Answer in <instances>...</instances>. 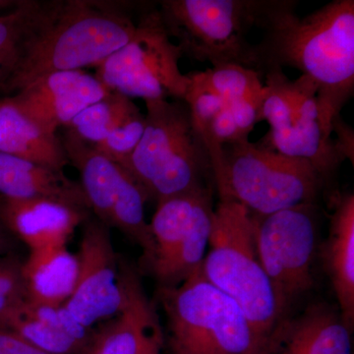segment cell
I'll list each match as a JSON object with an SVG mask.
<instances>
[{"instance_id": "cell-1", "label": "cell", "mask_w": 354, "mask_h": 354, "mask_svg": "<svg viewBox=\"0 0 354 354\" xmlns=\"http://www.w3.org/2000/svg\"><path fill=\"white\" fill-rule=\"evenodd\" d=\"M297 2L271 0L258 51L263 77L290 67L311 79L330 125L354 92V1L334 0L304 17Z\"/></svg>"}, {"instance_id": "cell-2", "label": "cell", "mask_w": 354, "mask_h": 354, "mask_svg": "<svg viewBox=\"0 0 354 354\" xmlns=\"http://www.w3.org/2000/svg\"><path fill=\"white\" fill-rule=\"evenodd\" d=\"M141 6L111 0L50 1L3 91L15 94L53 72L99 66L131 39Z\"/></svg>"}, {"instance_id": "cell-3", "label": "cell", "mask_w": 354, "mask_h": 354, "mask_svg": "<svg viewBox=\"0 0 354 354\" xmlns=\"http://www.w3.org/2000/svg\"><path fill=\"white\" fill-rule=\"evenodd\" d=\"M257 223V216L242 205L220 200L201 271L239 304L267 354L272 335L286 317L260 260Z\"/></svg>"}, {"instance_id": "cell-4", "label": "cell", "mask_w": 354, "mask_h": 354, "mask_svg": "<svg viewBox=\"0 0 354 354\" xmlns=\"http://www.w3.org/2000/svg\"><path fill=\"white\" fill-rule=\"evenodd\" d=\"M143 136L128 160V172L149 199L160 202L213 187V167L189 108L181 100L146 101Z\"/></svg>"}, {"instance_id": "cell-5", "label": "cell", "mask_w": 354, "mask_h": 354, "mask_svg": "<svg viewBox=\"0 0 354 354\" xmlns=\"http://www.w3.org/2000/svg\"><path fill=\"white\" fill-rule=\"evenodd\" d=\"M169 354H266L244 312L201 269L172 288H158Z\"/></svg>"}, {"instance_id": "cell-6", "label": "cell", "mask_w": 354, "mask_h": 354, "mask_svg": "<svg viewBox=\"0 0 354 354\" xmlns=\"http://www.w3.org/2000/svg\"><path fill=\"white\" fill-rule=\"evenodd\" d=\"M271 0H165L162 22L169 36L187 55L199 62L241 65L263 78L257 44L249 41L260 31Z\"/></svg>"}, {"instance_id": "cell-7", "label": "cell", "mask_w": 354, "mask_h": 354, "mask_svg": "<svg viewBox=\"0 0 354 354\" xmlns=\"http://www.w3.org/2000/svg\"><path fill=\"white\" fill-rule=\"evenodd\" d=\"M325 181L304 158L248 139L223 146L220 167L214 171L220 200L239 203L256 216L315 202Z\"/></svg>"}, {"instance_id": "cell-8", "label": "cell", "mask_w": 354, "mask_h": 354, "mask_svg": "<svg viewBox=\"0 0 354 354\" xmlns=\"http://www.w3.org/2000/svg\"><path fill=\"white\" fill-rule=\"evenodd\" d=\"M264 78L261 115L270 130L259 145L304 158L326 180L344 158L335 148L333 127L321 109L315 83L304 75L290 80L283 69L269 70Z\"/></svg>"}, {"instance_id": "cell-9", "label": "cell", "mask_w": 354, "mask_h": 354, "mask_svg": "<svg viewBox=\"0 0 354 354\" xmlns=\"http://www.w3.org/2000/svg\"><path fill=\"white\" fill-rule=\"evenodd\" d=\"M183 57L158 9L144 4L131 39L100 64L95 76L109 92L130 99L183 101L191 79L179 68Z\"/></svg>"}, {"instance_id": "cell-10", "label": "cell", "mask_w": 354, "mask_h": 354, "mask_svg": "<svg viewBox=\"0 0 354 354\" xmlns=\"http://www.w3.org/2000/svg\"><path fill=\"white\" fill-rule=\"evenodd\" d=\"M215 188H201L157 203L150 225L152 253L145 267L158 288H172L201 269L213 227Z\"/></svg>"}, {"instance_id": "cell-11", "label": "cell", "mask_w": 354, "mask_h": 354, "mask_svg": "<svg viewBox=\"0 0 354 354\" xmlns=\"http://www.w3.org/2000/svg\"><path fill=\"white\" fill-rule=\"evenodd\" d=\"M65 152L69 164L80 176V185L88 209L109 228L115 227L143 251L144 264L152 253L150 225L146 221L149 198L127 169L97 153L65 131Z\"/></svg>"}, {"instance_id": "cell-12", "label": "cell", "mask_w": 354, "mask_h": 354, "mask_svg": "<svg viewBox=\"0 0 354 354\" xmlns=\"http://www.w3.org/2000/svg\"><path fill=\"white\" fill-rule=\"evenodd\" d=\"M258 253L286 318L314 286L317 218L314 203L257 216Z\"/></svg>"}, {"instance_id": "cell-13", "label": "cell", "mask_w": 354, "mask_h": 354, "mask_svg": "<svg viewBox=\"0 0 354 354\" xmlns=\"http://www.w3.org/2000/svg\"><path fill=\"white\" fill-rule=\"evenodd\" d=\"M83 225L76 285L64 306L81 325L94 329L120 313L124 297L111 228L95 218H88Z\"/></svg>"}, {"instance_id": "cell-14", "label": "cell", "mask_w": 354, "mask_h": 354, "mask_svg": "<svg viewBox=\"0 0 354 354\" xmlns=\"http://www.w3.org/2000/svg\"><path fill=\"white\" fill-rule=\"evenodd\" d=\"M120 281L122 308L95 327L85 354H149L164 346L157 310L147 297L138 272L120 260Z\"/></svg>"}, {"instance_id": "cell-15", "label": "cell", "mask_w": 354, "mask_h": 354, "mask_svg": "<svg viewBox=\"0 0 354 354\" xmlns=\"http://www.w3.org/2000/svg\"><path fill=\"white\" fill-rule=\"evenodd\" d=\"M109 93L95 75L69 70L39 77L9 99L39 127L57 134L58 128L66 127L77 114Z\"/></svg>"}, {"instance_id": "cell-16", "label": "cell", "mask_w": 354, "mask_h": 354, "mask_svg": "<svg viewBox=\"0 0 354 354\" xmlns=\"http://www.w3.org/2000/svg\"><path fill=\"white\" fill-rule=\"evenodd\" d=\"M88 214V209L57 200L0 196V223L30 251L67 245Z\"/></svg>"}, {"instance_id": "cell-17", "label": "cell", "mask_w": 354, "mask_h": 354, "mask_svg": "<svg viewBox=\"0 0 354 354\" xmlns=\"http://www.w3.org/2000/svg\"><path fill=\"white\" fill-rule=\"evenodd\" d=\"M351 332L334 307L310 305L279 324L267 354H353Z\"/></svg>"}, {"instance_id": "cell-18", "label": "cell", "mask_w": 354, "mask_h": 354, "mask_svg": "<svg viewBox=\"0 0 354 354\" xmlns=\"http://www.w3.org/2000/svg\"><path fill=\"white\" fill-rule=\"evenodd\" d=\"M322 260L337 297L342 321L354 324V195H339L333 201L329 235L322 246Z\"/></svg>"}, {"instance_id": "cell-19", "label": "cell", "mask_w": 354, "mask_h": 354, "mask_svg": "<svg viewBox=\"0 0 354 354\" xmlns=\"http://www.w3.org/2000/svg\"><path fill=\"white\" fill-rule=\"evenodd\" d=\"M0 196L12 199L44 198L90 211L80 183L69 178L64 171L1 152Z\"/></svg>"}, {"instance_id": "cell-20", "label": "cell", "mask_w": 354, "mask_h": 354, "mask_svg": "<svg viewBox=\"0 0 354 354\" xmlns=\"http://www.w3.org/2000/svg\"><path fill=\"white\" fill-rule=\"evenodd\" d=\"M78 274L76 254L67 245L30 251L22 262L26 301L44 306H62L73 293Z\"/></svg>"}, {"instance_id": "cell-21", "label": "cell", "mask_w": 354, "mask_h": 354, "mask_svg": "<svg viewBox=\"0 0 354 354\" xmlns=\"http://www.w3.org/2000/svg\"><path fill=\"white\" fill-rule=\"evenodd\" d=\"M0 152L58 171L69 165L62 138L21 113L9 97L0 101Z\"/></svg>"}, {"instance_id": "cell-22", "label": "cell", "mask_w": 354, "mask_h": 354, "mask_svg": "<svg viewBox=\"0 0 354 354\" xmlns=\"http://www.w3.org/2000/svg\"><path fill=\"white\" fill-rule=\"evenodd\" d=\"M50 1L19 0L17 6L0 14V90L13 75L26 41L43 19Z\"/></svg>"}, {"instance_id": "cell-23", "label": "cell", "mask_w": 354, "mask_h": 354, "mask_svg": "<svg viewBox=\"0 0 354 354\" xmlns=\"http://www.w3.org/2000/svg\"><path fill=\"white\" fill-rule=\"evenodd\" d=\"M140 109L132 99L116 92L94 102L77 114L66 131L90 146L97 145Z\"/></svg>"}, {"instance_id": "cell-24", "label": "cell", "mask_w": 354, "mask_h": 354, "mask_svg": "<svg viewBox=\"0 0 354 354\" xmlns=\"http://www.w3.org/2000/svg\"><path fill=\"white\" fill-rule=\"evenodd\" d=\"M0 328L11 330L48 354H85L88 348L32 315L26 306L25 300L0 314Z\"/></svg>"}, {"instance_id": "cell-25", "label": "cell", "mask_w": 354, "mask_h": 354, "mask_svg": "<svg viewBox=\"0 0 354 354\" xmlns=\"http://www.w3.org/2000/svg\"><path fill=\"white\" fill-rule=\"evenodd\" d=\"M191 81L225 102H263L264 83L259 73L241 65L225 64L189 74Z\"/></svg>"}, {"instance_id": "cell-26", "label": "cell", "mask_w": 354, "mask_h": 354, "mask_svg": "<svg viewBox=\"0 0 354 354\" xmlns=\"http://www.w3.org/2000/svg\"><path fill=\"white\" fill-rule=\"evenodd\" d=\"M145 125V114L140 111L114 129L106 138L92 147L97 153L125 167L143 136Z\"/></svg>"}, {"instance_id": "cell-27", "label": "cell", "mask_w": 354, "mask_h": 354, "mask_svg": "<svg viewBox=\"0 0 354 354\" xmlns=\"http://www.w3.org/2000/svg\"><path fill=\"white\" fill-rule=\"evenodd\" d=\"M26 300L22 261L16 256L0 257V314Z\"/></svg>"}, {"instance_id": "cell-28", "label": "cell", "mask_w": 354, "mask_h": 354, "mask_svg": "<svg viewBox=\"0 0 354 354\" xmlns=\"http://www.w3.org/2000/svg\"><path fill=\"white\" fill-rule=\"evenodd\" d=\"M334 132L337 135L335 145L337 152L344 160L348 158L353 165L354 132L353 128L346 124L342 116H339L333 124V133Z\"/></svg>"}, {"instance_id": "cell-29", "label": "cell", "mask_w": 354, "mask_h": 354, "mask_svg": "<svg viewBox=\"0 0 354 354\" xmlns=\"http://www.w3.org/2000/svg\"><path fill=\"white\" fill-rule=\"evenodd\" d=\"M0 354H48L35 348L11 330L0 328Z\"/></svg>"}, {"instance_id": "cell-30", "label": "cell", "mask_w": 354, "mask_h": 354, "mask_svg": "<svg viewBox=\"0 0 354 354\" xmlns=\"http://www.w3.org/2000/svg\"><path fill=\"white\" fill-rule=\"evenodd\" d=\"M6 228L0 223V257L8 255L10 251L11 242L7 234Z\"/></svg>"}, {"instance_id": "cell-31", "label": "cell", "mask_w": 354, "mask_h": 354, "mask_svg": "<svg viewBox=\"0 0 354 354\" xmlns=\"http://www.w3.org/2000/svg\"><path fill=\"white\" fill-rule=\"evenodd\" d=\"M19 1H12V0H0V14L10 10L13 7L17 6Z\"/></svg>"}, {"instance_id": "cell-32", "label": "cell", "mask_w": 354, "mask_h": 354, "mask_svg": "<svg viewBox=\"0 0 354 354\" xmlns=\"http://www.w3.org/2000/svg\"><path fill=\"white\" fill-rule=\"evenodd\" d=\"M160 351H162V348H158L155 349V351H153L152 353H150L149 354H160Z\"/></svg>"}]
</instances>
